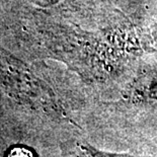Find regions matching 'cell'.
<instances>
[{"label": "cell", "instance_id": "obj_1", "mask_svg": "<svg viewBox=\"0 0 157 157\" xmlns=\"http://www.w3.org/2000/svg\"><path fill=\"white\" fill-rule=\"evenodd\" d=\"M7 157H35V154L25 147H15L10 150Z\"/></svg>", "mask_w": 157, "mask_h": 157}]
</instances>
